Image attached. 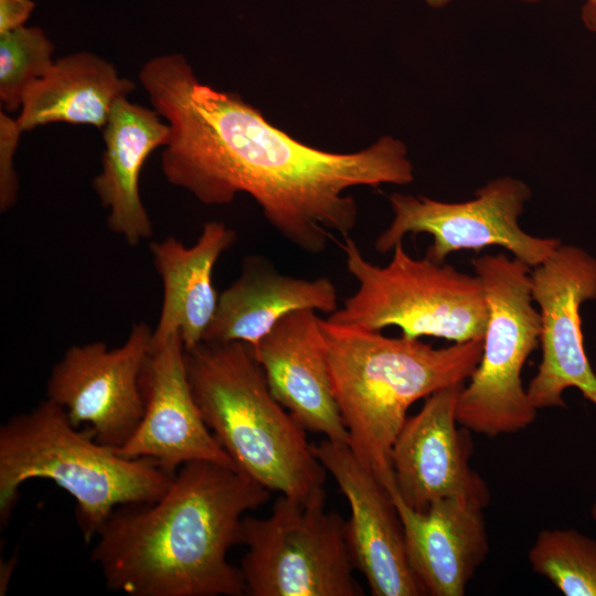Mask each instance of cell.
Here are the masks:
<instances>
[{
	"label": "cell",
	"instance_id": "1",
	"mask_svg": "<svg viewBox=\"0 0 596 596\" xmlns=\"http://www.w3.org/2000/svg\"><path fill=\"white\" fill-rule=\"evenodd\" d=\"M139 81L168 123L161 153L168 182L205 205L251 195L268 223L301 251L319 255L356 225L353 187L406 185L414 168L403 141L383 136L351 153L320 150L272 125L232 92L201 83L182 54L158 55Z\"/></svg>",
	"mask_w": 596,
	"mask_h": 596
},
{
	"label": "cell",
	"instance_id": "2",
	"mask_svg": "<svg viewBox=\"0 0 596 596\" xmlns=\"http://www.w3.org/2000/svg\"><path fill=\"white\" fill-rule=\"evenodd\" d=\"M270 491L221 464L181 466L152 502L118 507L96 536L92 561L108 589L129 596H242L240 567L227 561L246 512Z\"/></svg>",
	"mask_w": 596,
	"mask_h": 596
},
{
	"label": "cell",
	"instance_id": "3",
	"mask_svg": "<svg viewBox=\"0 0 596 596\" xmlns=\"http://www.w3.org/2000/svg\"><path fill=\"white\" fill-rule=\"evenodd\" d=\"M334 397L349 446L381 483L395 485L391 449L416 401L464 384L477 368L482 340L434 348L419 339L320 319Z\"/></svg>",
	"mask_w": 596,
	"mask_h": 596
},
{
	"label": "cell",
	"instance_id": "4",
	"mask_svg": "<svg viewBox=\"0 0 596 596\" xmlns=\"http://www.w3.org/2000/svg\"><path fill=\"white\" fill-rule=\"evenodd\" d=\"M185 363L201 415L237 470L296 499L324 489L307 430L273 395L247 343L203 341Z\"/></svg>",
	"mask_w": 596,
	"mask_h": 596
},
{
	"label": "cell",
	"instance_id": "5",
	"mask_svg": "<svg viewBox=\"0 0 596 596\" xmlns=\"http://www.w3.org/2000/svg\"><path fill=\"white\" fill-rule=\"evenodd\" d=\"M172 473L149 458L120 455L74 426L60 405L45 398L0 427V523L6 525L30 479H49L76 502L86 543L96 539L120 505L152 502L168 490Z\"/></svg>",
	"mask_w": 596,
	"mask_h": 596
},
{
	"label": "cell",
	"instance_id": "6",
	"mask_svg": "<svg viewBox=\"0 0 596 596\" xmlns=\"http://www.w3.org/2000/svg\"><path fill=\"white\" fill-rule=\"evenodd\" d=\"M342 248L358 289L329 315V321L371 331L397 327L408 339L483 340L489 309L478 275L426 256L413 258L402 242L383 267L366 260L350 237Z\"/></svg>",
	"mask_w": 596,
	"mask_h": 596
},
{
	"label": "cell",
	"instance_id": "7",
	"mask_svg": "<svg viewBox=\"0 0 596 596\" xmlns=\"http://www.w3.org/2000/svg\"><path fill=\"white\" fill-rule=\"evenodd\" d=\"M482 281L489 317L481 359L457 400L459 425L489 437L513 434L538 415L522 383L523 366L540 343L531 268L503 253L471 260Z\"/></svg>",
	"mask_w": 596,
	"mask_h": 596
},
{
	"label": "cell",
	"instance_id": "8",
	"mask_svg": "<svg viewBox=\"0 0 596 596\" xmlns=\"http://www.w3.org/2000/svg\"><path fill=\"white\" fill-rule=\"evenodd\" d=\"M241 572L251 596H361L345 520L326 509V491L306 500L280 494L267 518L245 515Z\"/></svg>",
	"mask_w": 596,
	"mask_h": 596
},
{
	"label": "cell",
	"instance_id": "9",
	"mask_svg": "<svg viewBox=\"0 0 596 596\" xmlns=\"http://www.w3.org/2000/svg\"><path fill=\"white\" fill-rule=\"evenodd\" d=\"M531 195L524 181L508 175L489 181L475 198L464 202L393 193L389 196L393 220L377 236L374 247L385 254L407 234L426 233L433 236L426 257L436 263H444L457 251L500 246L533 268L543 263L561 241L534 236L521 228L519 217Z\"/></svg>",
	"mask_w": 596,
	"mask_h": 596
},
{
	"label": "cell",
	"instance_id": "10",
	"mask_svg": "<svg viewBox=\"0 0 596 596\" xmlns=\"http://www.w3.org/2000/svg\"><path fill=\"white\" fill-rule=\"evenodd\" d=\"M151 337L152 329L138 322L120 347L72 345L51 371L46 398L63 407L74 426L88 424L97 441L121 448L143 415L140 374Z\"/></svg>",
	"mask_w": 596,
	"mask_h": 596
},
{
	"label": "cell",
	"instance_id": "11",
	"mask_svg": "<svg viewBox=\"0 0 596 596\" xmlns=\"http://www.w3.org/2000/svg\"><path fill=\"white\" fill-rule=\"evenodd\" d=\"M531 291L541 318L542 360L526 389L532 405L565 407L563 393L577 389L596 406V374L587 359L581 306L596 299V258L560 244L531 270Z\"/></svg>",
	"mask_w": 596,
	"mask_h": 596
},
{
	"label": "cell",
	"instance_id": "12",
	"mask_svg": "<svg viewBox=\"0 0 596 596\" xmlns=\"http://www.w3.org/2000/svg\"><path fill=\"white\" fill-rule=\"evenodd\" d=\"M464 384L426 397L407 417L391 449L395 490L411 508L425 511L444 498H464L481 508L490 500L486 481L470 467V430L457 421V400Z\"/></svg>",
	"mask_w": 596,
	"mask_h": 596
},
{
	"label": "cell",
	"instance_id": "13",
	"mask_svg": "<svg viewBox=\"0 0 596 596\" xmlns=\"http://www.w3.org/2000/svg\"><path fill=\"white\" fill-rule=\"evenodd\" d=\"M312 450L348 500V551L371 594L425 595L408 565L401 518L389 490L361 464L349 444L323 438L312 444Z\"/></svg>",
	"mask_w": 596,
	"mask_h": 596
},
{
	"label": "cell",
	"instance_id": "14",
	"mask_svg": "<svg viewBox=\"0 0 596 596\" xmlns=\"http://www.w3.org/2000/svg\"><path fill=\"white\" fill-rule=\"evenodd\" d=\"M143 415L120 455L149 458L174 475L184 464L210 461L235 465L205 424L187 371L179 333L151 348L140 374Z\"/></svg>",
	"mask_w": 596,
	"mask_h": 596
},
{
	"label": "cell",
	"instance_id": "15",
	"mask_svg": "<svg viewBox=\"0 0 596 596\" xmlns=\"http://www.w3.org/2000/svg\"><path fill=\"white\" fill-rule=\"evenodd\" d=\"M320 319L311 309L292 311L251 350L273 395L307 432L349 444L332 389Z\"/></svg>",
	"mask_w": 596,
	"mask_h": 596
},
{
	"label": "cell",
	"instance_id": "16",
	"mask_svg": "<svg viewBox=\"0 0 596 596\" xmlns=\"http://www.w3.org/2000/svg\"><path fill=\"white\" fill-rule=\"evenodd\" d=\"M394 486L387 490L401 518L408 565L424 594L465 595L489 550L483 508L451 497L418 511L403 501Z\"/></svg>",
	"mask_w": 596,
	"mask_h": 596
},
{
	"label": "cell",
	"instance_id": "17",
	"mask_svg": "<svg viewBox=\"0 0 596 596\" xmlns=\"http://www.w3.org/2000/svg\"><path fill=\"white\" fill-rule=\"evenodd\" d=\"M102 132V170L92 185L108 211V228L128 245L137 246L152 235V224L140 198L141 169L153 150L167 146L170 127L153 108L123 97L114 104Z\"/></svg>",
	"mask_w": 596,
	"mask_h": 596
},
{
	"label": "cell",
	"instance_id": "18",
	"mask_svg": "<svg viewBox=\"0 0 596 596\" xmlns=\"http://www.w3.org/2000/svg\"><path fill=\"white\" fill-rule=\"evenodd\" d=\"M236 233L222 222L211 221L190 247L173 236L150 244L153 266L161 277L163 296L151 348L179 333L185 351L203 342L219 302L212 284L220 256L236 241Z\"/></svg>",
	"mask_w": 596,
	"mask_h": 596
},
{
	"label": "cell",
	"instance_id": "19",
	"mask_svg": "<svg viewBox=\"0 0 596 596\" xmlns=\"http://www.w3.org/2000/svg\"><path fill=\"white\" fill-rule=\"evenodd\" d=\"M301 309L334 312V284L327 277L307 279L280 274L265 257L249 255L243 260L238 278L219 296L203 341H238L254 347L283 317Z\"/></svg>",
	"mask_w": 596,
	"mask_h": 596
},
{
	"label": "cell",
	"instance_id": "20",
	"mask_svg": "<svg viewBox=\"0 0 596 596\" xmlns=\"http://www.w3.org/2000/svg\"><path fill=\"white\" fill-rule=\"evenodd\" d=\"M134 89L135 83L120 77L111 63L92 52H76L54 61L29 87L15 121L22 131L52 123L102 130L116 100Z\"/></svg>",
	"mask_w": 596,
	"mask_h": 596
},
{
	"label": "cell",
	"instance_id": "21",
	"mask_svg": "<svg viewBox=\"0 0 596 596\" xmlns=\"http://www.w3.org/2000/svg\"><path fill=\"white\" fill-rule=\"evenodd\" d=\"M535 573L566 596H596V541L573 529L541 531L529 551Z\"/></svg>",
	"mask_w": 596,
	"mask_h": 596
},
{
	"label": "cell",
	"instance_id": "22",
	"mask_svg": "<svg viewBox=\"0 0 596 596\" xmlns=\"http://www.w3.org/2000/svg\"><path fill=\"white\" fill-rule=\"evenodd\" d=\"M54 45L42 29L21 26L0 34L1 109H21L25 92L44 77L54 64Z\"/></svg>",
	"mask_w": 596,
	"mask_h": 596
},
{
	"label": "cell",
	"instance_id": "23",
	"mask_svg": "<svg viewBox=\"0 0 596 596\" xmlns=\"http://www.w3.org/2000/svg\"><path fill=\"white\" fill-rule=\"evenodd\" d=\"M23 131L15 119L0 110V210L8 211L17 201L19 182L14 170V153Z\"/></svg>",
	"mask_w": 596,
	"mask_h": 596
},
{
	"label": "cell",
	"instance_id": "24",
	"mask_svg": "<svg viewBox=\"0 0 596 596\" xmlns=\"http://www.w3.org/2000/svg\"><path fill=\"white\" fill-rule=\"evenodd\" d=\"M34 7L32 0H0V34L24 26Z\"/></svg>",
	"mask_w": 596,
	"mask_h": 596
},
{
	"label": "cell",
	"instance_id": "25",
	"mask_svg": "<svg viewBox=\"0 0 596 596\" xmlns=\"http://www.w3.org/2000/svg\"><path fill=\"white\" fill-rule=\"evenodd\" d=\"M581 19L585 28L596 34V0H585L581 10Z\"/></svg>",
	"mask_w": 596,
	"mask_h": 596
},
{
	"label": "cell",
	"instance_id": "26",
	"mask_svg": "<svg viewBox=\"0 0 596 596\" xmlns=\"http://www.w3.org/2000/svg\"><path fill=\"white\" fill-rule=\"evenodd\" d=\"M426 3L432 8H443L448 4L451 0H425Z\"/></svg>",
	"mask_w": 596,
	"mask_h": 596
},
{
	"label": "cell",
	"instance_id": "27",
	"mask_svg": "<svg viewBox=\"0 0 596 596\" xmlns=\"http://www.w3.org/2000/svg\"><path fill=\"white\" fill-rule=\"evenodd\" d=\"M590 515L592 518L596 521V498L592 504V508H590Z\"/></svg>",
	"mask_w": 596,
	"mask_h": 596
},
{
	"label": "cell",
	"instance_id": "28",
	"mask_svg": "<svg viewBox=\"0 0 596 596\" xmlns=\"http://www.w3.org/2000/svg\"><path fill=\"white\" fill-rule=\"evenodd\" d=\"M513 1H522V2L534 3V2L542 1V0H513Z\"/></svg>",
	"mask_w": 596,
	"mask_h": 596
}]
</instances>
